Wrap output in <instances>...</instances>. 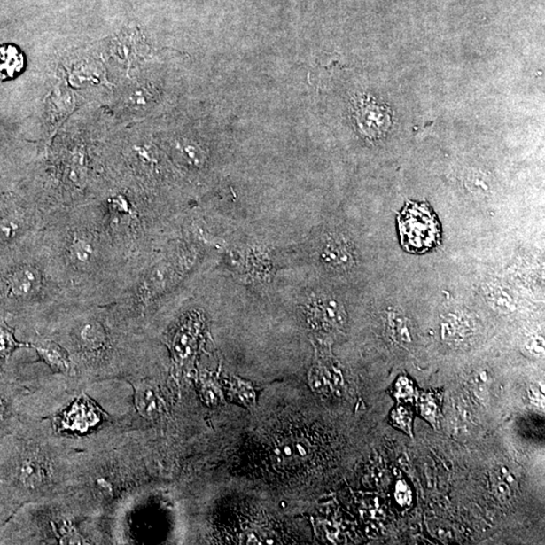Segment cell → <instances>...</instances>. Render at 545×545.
<instances>
[{
    "label": "cell",
    "mask_w": 545,
    "mask_h": 545,
    "mask_svg": "<svg viewBox=\"0 0 545 545\" xmlns=\"http://www.w3.org/2000/svg\"><path fill=\"white\" fill-rule=\"evenodd\" d=\"M398 222L405 250L420 253L433 249L439 244L440 223L425 203H409L400 214Z\"/></svg>",
    "instance_id": "cell-1"
},
{
    "label": "cell",
    "mask_w": 545,
    "mask_h": 545,
    "mask_svg": "<svg viewBox=\"0 0 545 545\" xmlns=\"http://www.w3.org/2000/svg\"><path fill=\"white\" fill-rule=\"evenodd\" d=\"M5 265L0 268V300L20 303L35 300L43 286L39 269L24 261Z\"/></svg>",
    "instance_id": "cell-2"
},
{
    "label": "cell",
    "mask_w": 545,
    "mask_h": 545,
    "mask_svg": "<svg viewBox=\"0 0 545 545\" xmlns=\"http://www.w3.org/2000/svg\"><path fill=\"white\" fill-rule=\"evenodd\" d=\"M311 448L308 440L300 434L283 436L273 442L270 457L274 466L282 470L300 469L304 462L308 461Z\"/></svg>",
    "instance_id": "cell-3"
},
{
    "label": "cell",
    "mask_w": 545,
    "mask_h": 545,
    "mask_svg": "<svg viewBox=\"0 0 545 545\" xmlns=\"http://www.w3.org/2000/svg\"><path fill=\"white\" fill-rule=\"evenodd\" d=\"M99 412L97 407L89 398L79 399L72 406V409L65 414L62 421L63 427L71 431H87L99 423Z\"/></svg>",
    "instance_id": "cell-4"
},
{
    "label": "cell",
    "mask_w": 545,
    "mask_h": 545,
    "mask_svg": "<svg viewBox=\"0 0 545 545\" xmlns=\"http://www.w3.org/2000/svg\"><path fill=\"white\" fill-rule=\"evenodd\" d=\"M312 307L316 323L327 330H339L346 323V312L341 304L330 297L319 298Z\"/></svg>",
    "instance_id": "cell-5"
},
{
    "label": "cell",
    "mask_w": 545,
    "mask_h": 545,
    "mask_svg": "<svg viewBox=\"0 0 545 545\" xmlns=\"http://www.w3.org/2000/svg\"><path fill=\"white\" fill-rule=\"evenodd\" d=\"M442 337L452 343H461L471 337L472 323L469 315L463 312L448 314L441 323Z\"/></svg>",
    "instance_id": "cell-6"
},
{
    "label": "cell",
    "mask_w": 545,
    "mask_h": 545,
    "mask_svg": "<svg viewBox=\"0 0 545 545\" xmlns=\"http://www.w3.org/2000/svg\"><path fill=\"white\" fill-rule=\"evenodd\" d=\"M25 68L23 53L12 45L0 47V80L16 77Z\"/></svg>",
    "instance_id": "cell-7"
},
{
    "label": "cell",
    "mask_w": 545,
    "mask_h": 545,
    "mask_svg": "<svg viewBox=\"0 0 545 545\" xmlns=\"http://www.w3.org/2000/svg\"><path fill=\"white\" fill-rule=\"evenodd\" d=\"M42 359L56 372L67 374L70 372L71 365L69 355L66 351L55 343L40 344L35 346Z\"/></svg>",
    "instance_id": "cell-8"
},
{
    "label": "cell",
    "mask_w": 545,
    "mask_h": 545,
    "mask_svg": "<svg viewBox=\"0 0 545 545\" xmlns=\"http://www.w3.org/2000/svg\"><path fill=\"white\" fill-rule=\"evenodd\" d=\"M326 264L333 268H347L354 263L353 253L347 245L338 239H331L326 243L322 253Z\"/></svg>",
    "instance_id": "cell-9"
},
{
    "label": "cell",
    "mask_w": 545,
    "mask_h": 545,
    "mask_svg": "<svg viewBox=\"0 0 545 545\" xmlns=\"http://www.w3.org/2000/svg\"><path fill=\"white\" fill-rule=\"evenodd\" d=\"M389 332L392 339L401 346H409L413 343L414 331L412 323L401 315L392 314L389 316Z\"/></svg>",
    "instance_id": "cell-10"
},
{
    "label": "cell",
    "mask_w": 545,
    "mask_h": 545,
    "mask_svg": "<svg viewBox=\"0 0 545 545\" xmlns=\"http://www.w3.org/2000/svg\"><path fill=\"white\" fill-rule=\"evenodd\" d=\"M70 254L76 264L82 266L90 264L96 256V245L89 237L76 236L71 243Z\"/></svg>",
    "instance_id": "cell-11"
},
{
    "label": "cell",
    "mask_w": 545,
    "mask_h": 545,
    "mask_svg": "<svg viewBox=\"0 0 545 545\" xmlns=\"http://www.w3.org/2000/svg\"><path fill=\"white\" fill-rule=\"evenodd\" d=\"M24 346L14 338L13 331L6 325L4 319L0 318V363L9 358L17 347Z\"/></svg>",
    "instance_id": "cell-12"
},
{
    "label": "cell",
    "mask_w": 545,
    "mask_h": 545,
    "mask_svg": "<svg viewBox=\"0 0 545 545\" xmlns=\"http://www.w3.org/2000/svg\"><path fill=\"white\" fill-rule=\"evenodd\" d=\"M80 337L86 346L97 350L105 343V331L104 327L97 323H90L83 326Z\"/></svg>",
    "instance_id": "cell-13"
},
{
    "label": "cell",
    "mask_w": 545,
    "mask_h": 545,
    "mask_svg": "<svg viewBox=\"0 0 545 545\" xmlns=\"http://www.w3.org/2000/svg\"><path fill=\"white\" fill-rule=\"evenodd\" d=\"M136 403L144 416L152 417V414L157 413V398L150 388H141L137 391Z\"/></svg>",
    "instance_id": "cell-14"
},
{
    "label": "cell",
    "mask_w": 545,
    "mask_h": 545,
    "mask_svg": "<svg viewBox=\"0 0 545 545\" xmlns=\"http://www.w3.org/2000/svg\"><path fill=\"white\" fill-rule=\"evenodd\" d=\"M490 297V301L492 303V307L500 312H503V314H507V312H510L513 308V303L510 296H509L505 291L493 288L491 292L488 294Z\"/></svg>",
    "instance_id": "cell-15"
},
{
    "label": "cell",
    "mask_w": 545,
    "mask_h": 545,
    "mask_svg": "<svg viewBox=\"0 0 545 545\" xmlns=\"http://www.w3.org/2000/svg\"><path fill=\"white\" fill-rule=\"evenodd\" d=\"M43 471L38 463L27 462L23 468V479L28 484H38L42 481Z\"/></svg>",
    "instance_id": "cell-16"
},
{
    "label": "cell",
    "mask_w": 545,
    "mask_h": 545,
    "mask_svg": "<svg viewBox=\"0 0 545 545\" xmlns=\"http://www.w3.org/2000/svg\"><path fill=\"white\" fill-rule=\"evenodd\" d=\"M512 487L513 486L507 483L505 479L501 478L498 474H496V476L493 479V491L501 500L510 498Z\"/></svg>",
    "instance_id": "cell-17"
},
{
    "label": "cell",
    "mask_w": 545,
    "mask_h": 545,
    "mask_svg": "<svg viewBox=\"0 0 545 545\" xmlns=\"http://www.w3.org/2000/svg\"><path fill=\"white\" fill-rule=\"evenodd\" d=\"M526 350L533 357H543L544 354V339L542 337H533L527 339L526 343Z\"/></svg>",
    "instance_id": "cell-18"
},
{
    "label": "cell",
    "mask_w": 545,
    "mask_h": 545,
    "mask_svg": "<svg viewBox=\"0 0 545 545\" xmlns=\"http://www.w3.org/2000/svg\"><path fill=\"white\" fill-rule=\"evenodd\" d=\"M395 497L398 503L402 506H407L411 503L412 495L409 487L403 481H399L396 485Z\"/></svg>",
    "instance_id": "cell-19"
},
{
    "label": "cell",
    "mask_w": 545,
    "mask_h": 545,
    "mask_svg": "<svg viewBox=\"0 0 545 545\" xmlns=\"http://www.w3.org/2000/svg\"><path fill=\"white\" fill-rule=\"evenodd\" d=\"M528 395L532 402L539 407H544V385L541 383L533 384L529 387Z\"/></svg>",
    "instance_id": "cell-20"
},
{
    "label": "cell",
    "mask_w": 545,
    "mask_h": 545,
    "mask_svg": "<svg viewBox=\"0 0 545 545\" xmlns=\"http://www.w3.org/2000/svg\"><path fill=\"white\" fill-rule=\"evenodd\" d=\"M3 412H4V406H3V403L0 402V418H2L3 417Z\"/></svg>",
    "instance_id": "cell-21"
}]
</instances>
